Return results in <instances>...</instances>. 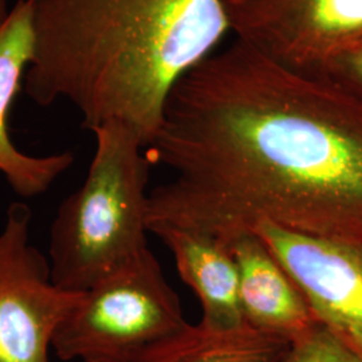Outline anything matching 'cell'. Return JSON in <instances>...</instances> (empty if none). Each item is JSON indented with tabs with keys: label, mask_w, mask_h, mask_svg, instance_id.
Returning a JSON list of instances; mask_svg holds the SVG:
<instances>
[{
	"label": "cell",
	"mask_w": 362,
	"mask_h": 362,
	"mask_svg": "<svg viewBox=\"0 0 362 362\" xmlns=\"http://www.w3.org/2000/svg\"><path fill=\"white\" fill-rule=\"evenodd\" d=\"M290 344L243 326L215 330L199 322L157 342L130 362H278Z\"/></svg>",
	"instance_id": "11"
},
{
	"label": "cell",
	"mask_w": 362,
	"mask_h": 362,
	"mask_svg": "<svg viewBox=\"0 0 362 362\" xmlns=\"http://www.w3.org/2000/svg\"><path fill=\"white\" fill-rule=\"evenodd\" d=\"M252 233L290 274L318 322L362 356V242L313 238L266 220Z\"/></svg>",
	"instance_id": "7"
},
{
	"label": "cell",
	"mask_w": 362,
	"mask_h": 362,
	"mask_svg": "<svg viewBox=\"0 0 362 362\" xmlns=\"http://www.w3.org/2000/svg\"><path fill=\"white\" fill-rule=\"evenodd\" d=\"M239 272V298L245 322L290 345L320 322L300 288L255 233H245L228 245Z\"/></svg>",
	"instance_id": "9"
},
{
	"label": "cell",
	"mask_w": 362,
	"mask_h": 362,
	"mask_svg": "<svg viewBox=\"0 0 362 362\" xmlns=\"http://www.w3.org/2000/svg\"><path fill=\"white\" fill-rule=\"evenodd\" d=\"M10 13H11V8L8 7V0H0V27L6 23Z\"/></svg>",
	"instance_id": "14"
},
{
	"label": "cell",
	"mask_w": 362,
	"mask_h": 362,
	"mask_svg": "<svg viewBox=\"0 0 362 362\" xmlns=\"http://www.w3.org/2000/svg\"><path fill=\"white\" fill-rule=\"evenodd\" d=\"M278 362H362V356L320 324L308 336L291 344Z\"/></svg>",
	"instance_id": "12"
},
{
	"label": "cell",
	"mask_w": 362,
	"mask_h": 362,
	"mask_svg": "<svg viewBox=\"0 0 362 362\" xmlns=\"http://www.w3.org/2000/svg\"><path fill=\"white\" fill-rule=\"evenodd\" d=\"M35 0H16L0 27V173L22 197L43 194L74 163L71 152L31 156L22 152L10 136L8 118L13 100L25 85L35 52Z\"/></svg>",
	"instance_id": "8"
},
{
	"label": "cell",
	"mask_w": 362,
	"mask_h": 362,
	"mask_svg": "<svg viewBox=\"0 0 362 362\" xmlns=\"http://www.w3.org/2000/svg\"><path fill=\"white\" fill-rule=\"evenodd\" d=\"M187 324L180 298L148 247L79 293L52 350L62 361L130 362Z\"/></svg>",
	"instance_id": "4"
},
{
	"label": "cell",
	"mask_w": 362,
	"mask_h": 362,
	"mask_svg": "<svg viewBox=\"0 0 362 362\" xmlns=\"http://www.w3.org/2000/svg\"><path fill=\"white\" fill-rule=\"evenodd\" d=\"M34 27L27 97L69 101L86 129L118 121L145 148L175 86L230 33L224 0H35Z\"/></svg>",
	"instance_id": "2"
},
{
	"label": "cell",
	"mask_w": 362,
	"mask_h": 362,
	"mask_svg": "<svg viewBox=\"0 0 362 362\" xmlns=\"http://www.w3.org/2000/svg\"><path fill=\"white\" fill-rule=\"evenodd\" d=\"M31 209L13 203L0 231V362H50L52 337L79 293L54 284L30 242Z\"/></svg>",
	"instance_id": "5"
},
{
	"label": "cell",
	"mask_w": 362,
	"mask_h": 362,
	"mask_svg": "<svg viewBox=\"0 0 362 362\" xmlns=\"http://www.w3.org/2000/svg\"><path fill=\"white\" fill-rule=\"evenodd\" d=\"M309 76L362 103V38L332 55Z\"/></svg>",
	"instance_id": "13"
},
{
	"label": "cell",
	"mask_w": 362,
	"mask_h": 362,
	"mask_svg": "<svg viewBox=\"0 0 362 362\" xmlns=\"http://www.w3.org/2000/svg\"><path fill=\"white\" fill-rule=\"evenodd\" d=\"M172 252L181 281L202 306V324L215 330L246 326L239 298V272L230 247L206 233L176 227L152 231Z\"/></svg>",
	"instance_id": "10"
},
{
	"label": "cell",
	"mask_w": 362,
	"mask_h": 362,
	"mask_svg": "<svg viewBox=\"0 0 362 362\" xmlns=\"http://www.w3.org/2000/svg\"><path fill=\"white\" fill-rule=\"evenodd\" d=\"M91 132L95 152L88 176L62 202L50 228L52 281L70 293L88 290L148 248L146 148L118 121Z\"/></svg>",
	"instance_id": "3"
},
{
	"label": "cell",
	"mask_w": 362,
	"mask_h": 362,
	"mask_svg": "<svg viewBox=\"0 0 362 362\" xmlns=\"http://www.w3.org/2000/svg\"><path fill=\"white\" fill-rule=\"evenodd\" d=\"M224 6L236 40L305 74L362 38V0H224Z\"/></svg>",
	"instance_id": "6"
},
{
	"label": "cell",
	"mask_w": 362,
	"mask_h": 362,
	"mask_svg": "<svg viewBox=\"0 0 362 362\" xmlns=\"http://www.w3.org/2000/svg\"><path fill=\"white\" fill-rule=\"evenodd\" d=\"M146 155L175 172L149 192L148 233L228 246L266 220L362 242V103L236 39L179 81Z\"/></svg>",
	"instance_id": "1"
}]
</instances>
